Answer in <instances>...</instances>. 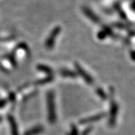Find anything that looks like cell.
<instances>
[{
	"label": "cell",
	"mask_w": 135,
	"mask_h": 135,
	"mask_svg": "<svg viewBox=\"0 0 135 135\" xmlns=\"http://www.w3.org/2000/svg\"><path fill=\"white\" fill-rule=\"evenodd\" d=\"M104 113H100V114H98L95 116H90V117H88L85 119H83L82 121H80V123L82 124H86V123H91V122H95L97 121L100 120L102 118H104Z\"/></svg>",
	"instance_id": "cell-3"
},
{
	"label": "cell",
	"mask_w": 135,
	"mask_h": 135,
	"mask_svg": "<svg viewBox=\"0 0 135 135\" xmlns=\"http://www.w3.org/2000/svg\"><path fill=\"white\" fill-rule=\"evenodd\" d=\"M97 93H98V95H99V96L101 97L102 99H106L107 96H106V94L104 92V91L101 89H97Z\"/></svg>",
	"instance_id": "cell-5"
},
{
	"label": "cell",
	"mask_w": 135,
	"mask_h": 135,
	"mask_svg": "<svg viewBox=\"0 0 135 135\" xmlns=\"http://www.w3.org/2000/svg\"><path fill=\"white\" fill-rule=\"evenodd\" d=\"M59 32H60V28H59V27H56V29H53V32H52V34H51V35H50V38L48 39V41H47L49 44L52 45V44L54 43V39H55V38L56 37V35L59 33Z\"/></svg>",
	"instance_id": "cell-4"
},
{
	"label": "cell",
	"mask_w": 135,
	"mask_h": 135,
	"mask_svg": "<svg viewBox=\"0 0 135 135\" xmlns=\"http://www.w3.org/2000/svg\"><path fill=\"white\" fill-rule=\"evenodd\" d=\"M118 105L115 102H113L110 107V119H109V124L110 126H113L116 122V116L118 114Z\"/></svg>",
	"instance_id": "cell-1"
},
{
	"label": "cell",
	"mask_w": 135,
	"mask_h": 135,
	"mask_svg": "<svg viewBox=\"0 0 135 135\" xmlns=\"http://www.w3.org/2000/svg\"><path fill=\"white\" fill-rule=\"evenodd\" d=\"M131 57L135 61V52H132L131 53Z\"/></svg>",
	"instance_id": "cell-7"
},
{
	"label": "cell",
	"mask_w": 135,
	"mask_h": 135,
	"mask_svg": "<svg viewBox=\"0 0 135 135\" xmlns=\"http://www.w3.org/2000/svg\"><path fill=\"white\" fill-rule=\"evenodd\" d=\"M76 68H77V71L79 72V74L82 76L83 77V79L85 80V81L86 82H87L89 85H91V84H92L93 83H94V80H93V79L92 78V77L88 74V73H86L83 69L82 68L80 67V65H77V66H76Z\"/></svg>",
	"instance_id": "cell-2"
},
{
	"label": "cell",
	"mask_w": 135,
	"mask_h": 135,
	"mask_svg": "<svg viewBox=\"0 0 135 135\" xmlns=\"http://www.w3.org/2000/svg\"><path fill=\"white\" fill-rule=\"evenodd\" d=\"M91 130H92V128H91V127L88 128L87 129H86V130L84 131V132L83 133V135H88L89 134V132L91 131Z\"/></svg>",
	"instance_id": "cell-6"
}]
</instances>
